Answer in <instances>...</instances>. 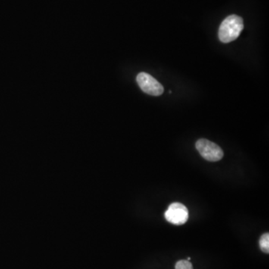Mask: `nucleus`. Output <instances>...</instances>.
Returning a JSON list of instances; mask_svg holds the SVG:
<instances>
[{"label": "nucleus", "instance_id": "nucleus-1", "mask_svg": "<svg viewBox=\"0 0 269 269\" xmlns=\"http://www.w3.org/2000/svg\"><path fill=\"white\" fill-rule=\"evenodd\" d=\"M244 29L243 20L239 16L230 15L222 22L219 27V40L223 44H228L239 38Z\"/></svg>", "mask_w": 269, "mask_h": 269}, {"label": "nucleus", "instance_id": "nucleus-2", "mask_svg": "<svg viewBox=\"0 0 269 269\" xmlns=\"http://www.w3.org/2000/svg\"><path fill=\"white\" fill-rule=\"evenodd\" d=\"M195 146L201 157L207 161H217L223 158V151L214 142L201 139L196 142Z\"/></svg>", "mask_w": 269, "mask_h": 269}, {"label": "nucleus", "instance_id": "nucleus-3", "mask_svg": "<svg viewBox=\"0 0 269 269\" xmlns=\"http://www.w3.org/2000/svg\"><path fill=\"white\" fill-rule=\"evenodd\" d=\"M136 81L141 89L151 96H160L164 92L162 85L155 78L145 72L138 75Z\"/></svg>", "mask_w": 269, "mask_h": 269}, {"label": "nucleus", "instance_id": "nucleus-4", "mask_svg": "<svg viewBox=\"0 0 269 269\" xmlns=\"http://www.w3.org/2000/svg\"><path fill=\"white\" fill-rule=\"evenodd\" d=\"M166 220L175 225L184 224L189 219V210L180 203H173L164 213Z\"/></svg>", "mask_w": 269, "mask_h": 269}, {"label": "nucleus", "instance_id": "nucleus-5", "mask_svg": "<svg viewBox=\"0 0 269 269\" xmlns=\"http://www.w3.org/2000/svg\"><path fill=\"white\" fill-rule=\"evenodd\" d=\"M260 248L262 251L269 254V234L268 233H264L260 239Z\"/></svg>", "mask_w": 269, "mask_h": 269}, {"label": "nucleus", "instance_id": "nucleus-6", "mask_svg": "<svg viewBox=\"0 0 269 269\" xmlns=\"http://www.w3.org/2000/svg\"><path fill=\"white\" fill-rule=\"evenodd\" d=\"M176 269H193L192 263L189 260H179L175 266Z\"/></svg>", "mask_w": 269, "mask_h": 269}]
</instances>
